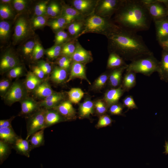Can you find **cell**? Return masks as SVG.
Segmentation results:
<instances>
[{
  "instance_id": "obj_12",
  "label": "cell",
  "mask_w": 168,
  "mask_h": 168,
  "mask_svg": "<svg viewBox=\"0 0 168 168\" xmlns=\"http://www.w3.org/2000/svg\"><path fill=\"white\" fill-rule=\"evenodd\" d=\"M12 149H14L17 153L29 157L30 152L31 151L28 139H24L21 136L16 140L12 145Z\"/></svg>"
},
{
  "instance_id": "obj_53",
  "label": "cell",
  "mask_w": 168,
  "mask_h": 168,
  "mask_svg": "<svg viewBox=\"0 0 168 168\" xmlns=\"http://www.w3.org/2000/svg\"><path fill=\"white\" fill-rule=\"evenodd\" d=\"M58 6L57 4L54 2L50 4L47 8V14L51 16L54 10Z\"/></svg>"
},
{
  "instance_id": "obj_41",
  "label": "cell",
  "mask_w": 168,
  "mask_h": 168,
  "mask_svg": "<svg viewBox=\"0 0 168 168\" xmlns=\"http://www.w3.org/2000/svg\"><path fill=\"white\" fill-rule=\"evenodd\" d=\"M12 14V11L7 5H2L0 7V15L3 19L9 18Z\"/></svg>"
},
{
  "instance_id": "obj_50",
  "label": "cell",
  "mask_w": 168,
  "mask_h": 168,
  "mask_svg": "<svg viewBox=\"0 0 168 168\" xmlns=\"http://www.w3.org/2000/svg\"><path fill=\"white\" fill-rule=\"evenodd\" d=\"M10 81L8 80H4L0 82V91L1 93H4L7 90L10 86Z\"/></svg>"
},
{
  "instance_id": "obj_15",
  "label": "cell",
  "mask_w": 168,
  "mask_h": 168,
  "mask_svg": "<svg viewBox=\"0 0 168 168\" xmlns=\"http://www.w3.org/2000/svg\"><path fill=\"white\" fill-rule=\"evenodd\" d=\"M158 73L161 80L168 82V52L163 49Z\"/></svg>"
},
{
  "instance_id": "obj_22",
  "label": "cell",
  "mask_w": 168,
  "mask_h": 168,
  "mask_svg": "<svg viewBox=\"0 0 168 168\" xmlns=\"http://www.w3.org/2000/svg\"><path fill=\"white\" fill-rule=\"evenodd\" d=\"M136 74L132 71H126L121 85L124 91H129L136 85Z\"/></svg>"
},
{
  "instance_id": "obj_17",
  "label": "cell",
  "mask_w": 168,
  "mask_h": 168,
  "mask_svg": "<svg viewBox=\"0 0 168 168\" xmlns=\"http://www.w3.org/2000/svg\"><path fill=\"white\" fill-rule=\"evenodd\" d=\"M28 23L25 18L21 17L17 20L15 26L14 37L16 40L24 38L27 34Z\"/></svg>"
},
{
  "instance_id": "obj_49",
  "label": "cell",
  "mask_w": 168,
  "mask_h": 168,
  "mask_svg": "<svg viewBox=\"0 0 168 168\" xmlns=\"http://www.w3.org/2000/svg\"><path fill=\"white\" fill-rule=\"evenodd\" d=\"M62 98V96L61 94L54 93L45 98L44 100L46 101H55L59 102Z\"/></svg>"
},
{
  "instance_id": "obj_40",
  "label": "cell",
  "mask_w": 168,
  "mask_h": 168,
  "mask_svg": "<svg viewBox=\"0 0 168 168\" xmlns=\"http://www.w3.org/2000/svg\"><path fill=\"white\" fill-rule=\"evenodd\" d=\"M76 47L72 43H68L64 46L62 50V54L64 55L69 56L72 55L76 49Z\"/></svg>"
},
{
  "instance_id": "obj_47",
  "label": "cell",
  "mask_w": 168,
  "mask_h": 168,
  "mask_svg": "<svg viewBox=\"0 0 168 168\" xmlns=\"http://www.w3.org/2000/svg\"><path fill=\"white\" fill-rule=\"evenodd\" d=\"M46 22L45 18L42 16H39L34 18L33 21V26L35 27H39L43 26Z\"/></svg>"
},
{
  "instance_id": "obj_20",
  "label": "cell",
  "mask_w": 168,
  "mask_h": 168,
  "mask_svg": "<svg viewBox=\"0 0 168 168\" xmlns=\"http://www.w3.org/2000/svg\"><path fill=\"white\" fill-rule=\"evenodd\" d=\"M72 59L75 62L80 63L88 62L91 59V53L78 45L72 55Z\"/></svg>"
},
{
  "instance_id": "obj_58",
  "label": "cell",
  "mask_w": 168,
  "mask_h": 168,
  "mask_svg": "<svg viewBox=\"0 0 168 168\" xmlns=\"http://www.w3.org/2000/svg\"><path fill=\"white\" fill-rule=\"evenodd\" d=\"M65 32L63 31H61L57 33L55 37V41L56 43L62 36Z\"/></svg>"
},
{
  "instance_id": "obj_26",
  "label": "cell",
  "mask_w": 168,
  "mask_h": 168,
  "mask_svg": "<svg viewBox=\"0 0 168 168\" xmlns=\"http://www.w3.org/2000/svg\"><path fill=\"white\" fill-rule=\"evenodd\" d=\"M41 80L33 72H29L26 81V86L29 90H35L40 84Z\"/></svg>"
},
{
  "instance_id": "obj_7",
  "label": "cell",
  "mask_w": 168,
  "mask_h": 168,
  "mask_svg": "<svg viewBox=\"0 0 168 168\" xmlns=\"http://www.w3.org/2000/svg\"><path fill=\"white\" fill-rule=\"evenodd\" d=\"M26 94L25 89L20 83L16 82L13 83L5 94L4 99L9 104L22 99Z\"/></svg>"
},
{
  "instance_id": "obj_18",
  "label": "cell",
  "mask_w": 168,
  "mask_h": 168,
  "mask_svg": "<svg viewBox=\"0 0 168 168\" xmlns=\"http://www.w3.org/2000/svg\"><path fill=\"white\" fill-rule=\"evenodd\" d=\"M12 127L0 128V140L12 145L19 138Z\"/></svg>"
},
{
  "instance_id": "obj_16",
  "label": "cell",
  "mask_w": 168,
  "mask_h": 168,
  "mask_svg": "<svg viewBox=\"0 0 168 168\" xmlns=\"http://www.w3.org/2000/svg\"><path fill=\"white\" fill-rule=\"evenodd\" d=\"M76 78L85 80L90 84L86 77L84 65L82 63L74 62L72 64L70 75L67 82Z\"/></svg>"
},
{
  "instance_id": "obj_37",
  "label": "cell",
  "mask_w": 168,
  "mask_h": 168,
  "mask_svg": "<svg viewBox=\"0 0 168 168\" xmlns=\"http://www.w3.org/2000/svg\"><path fill=\"white\" fill-rule=\"evenodd\" d=\"M68 23L66 20L63 17L52 21L50 24L53 29L56 30L63 28Z\"/></svg>"
},
{
  "instance_id": "obj_11",
  "label": "cell",
  "mask_w": 168,
  "mask_h": 168,
  "mask_svg": "<svg viewBox=\"0 0 168 168\" xmlns=\"http://www.w3.org/2000/svg\"><path fill=\"white\" fill-rule=\"evenodd\" d=\"M46 109L44 115L45 128L65 119L57 110L53 109Z\"/></svg>"
},
{
  "instance_id": "obj_42",
  "label": "cell",
  "mask_w": 168,
  "mask_h": 168,
  "mask_svg": "<svg viewBox=\"0 0 168 168\" xmlns=\"http://www.w3.org/2000/svg\"><path fill=\"white\" fill-rule=\"evenodd\" d=\"M46 2L40 3L37 4L35 7V12L37 16H42L47 12Z\"/></svg>"
},
{
  "instance_id": "obj_59",
  "label": "cell",
  "mask_w": 168,
  "mask_h": 168,
  "mask_svg": "<svg viewBox=\"0 0 168 168\" xmlns=\"http://www.w3.org/2000/svg\"><path fill=\"white\" fill-rule=\"evenodd\" d=\"M68 35L65 32L64 34L61 38L58 41L57 43V44H59L65 41L67 38Z\"/></svg>"
},
{
  "instance_id": "obj_33",
  "label": "cell",
  "mask_w": 168,
  "mask_h": 168,
  "mask_svg": "<svg viewBox=\"0 0 168 168\" xmlns=\"http://www.w3.org/2000/svg\"><path fill=\"white\" fill-rule=\"evenodd\" d=\"M123 105L127 108L128 110L138 109L133 97L131 95L126 96L123 100Z\"/></svg>"
},
{
  "instance_id": "obj_62",
  "label": "cell",
  "mask_w": 168,
  "mask_h": 168,
  "mask_svg": "<svg viewBox=\"0 0 168 168\" xmlns=\"http://www.w3.org/2000/svg\"><path fill=\"white\" fill-rule=\"evenodd\" d=\"M2 2L5 3H8L11 1V0H3L1 1Z\"/></svg>"
},
{
  "instance_id": "obj_54",
  "label": "cell",
  "mask_w": 168,
  "mask_h": 168,
  "mask_svg": "<svg viewBox=\"0 0 168 168\" xmlns=\"http://www.w3.org/2000/svg\"><path fill=\"white\" fill-rule=\"evenodd\" d=\"M41 70H51V68L50 64L48 63L42 61L39 63L38 66Z\"/></svg>"
},
{
  "instance_id": "obj_28",
  "label": "cell",
  "mask_w": 168,
  "mask_h": 168,
  "mask_svg": "<svg viewBox=\"0 0 168 168\" xmlns=\"http://www.w3.org/2000/svg\"><path fill=\"white\" fill-rule=\"evenodd\" d=\"M12 149V145L0 140V162L2 164L9 156Z\"/></svg>"
},
{
  "instance_id": "obj_24",
  "label": "cell",
  "mask_w": 168,
  "mask_h": 168,
  "mask_svg": "<svg viewBox=\"0 0 168 168\" xmlns=\"http://www.w3.org/2000/svg\"><path fill=\"white\" fill-rule=\"evenodd\" d=\"M17 61L11 54L8 53L2 58L0 63V69L3 71L11 70L16 67Z\"/></svg>"
},
{
  "instance_id": "obj_35",
  "label": "cell",
  "mask_w": 168,
  "mask_h": 168,
  "mask_svg": "<svg viewBox=\"0 0 168 168\" xmlns=\"http://www.w3.org/2000/svg\"><path fill=\"white\" fill-rule=\"evenodd\" d=\"M124 107L123 105L118 103V102L110 106L109 112L112 115H122L123 110Z\"/></svg>"
},
{
  "instance_id": "obj_48",
  "label": "cell",
  "mask_w": 168,
  "mask_h": 168,
  "mask_svg": "<svg viewBox=\"0 0 168 168\" xmlns=\"http://www.w3.org/2000/svg\"><path fill=\"white\" fill-rule=\"evenodd\" d=\"M27 4V2L24 0H14L13 4L15 9L18 11L23 10Z\"/></svg>"
},
{
  "instance_id": "obj_10",
  "label": "cell",
  "mask_w": 168,
  "mask_h": 168,
  "mask_svg": "<svg viewBox=\"0 0 168 168\" xmlns=\"http://www.w3.org/2000/svg\"><path fill=\"white\" fill-rule=\"evenodd\" d=\"M124 92L121 86L118 87L112 88L107 91L105 94L104 98L106 105L110 106L113 104L118 103Z\"/></svg>"
},
{
  "instance_id": "obj_38",
  "label": "cell",
  "mask_w": 168,
  "mask_h": 168,
  "mask_svg": "<svg viewBox=\"0 0 168 168\" xmlns=\"http://www.w3.org/2000/svg\"><path fill=\"white\" fill-rule=\"evenodd\" d=\"M10 30L9 24L5 21L0 22V37L1 38H5L8 35Z\"/></svg>"
},
{
  "instance_id": "obj_21",
  "label": "cell",
  "mask_w": 168,
  "mask_h": 168,
  "mask_svg": "<svg viewBox=\"0 0 168 168\" xmlns=\"http://www.w3.org/2000/svg\"><path fill=\"white\" fill-rule=\"evenodd\" d=\"M44 129H43L34 133L29 138L31 150L44 145Z\"/></svg>"
},
{
  "instance_id": "obj_46",
  "label": "cell",
  "mask_w": 168,
  "mask_h": 168,
  "mask_svg": "<svg viewBox=\"0 0 168 168\" xmlns=\"http://www.w3.org/2000/svg\"><path fill=\"white\" fill-rule=\"evenodd\" d=\"M81 27V24L78 22H74L71 24L68 27V30L71 35H74L77 33L80 30Z\"/></svg>"
},
{
  "instance_id": "obj_29",
  "label": "cell",
  "mask_w": 168,
  "mask_h": 168,
  "mask_svg": "<svg viewBox=\"0 0 168 168\" xmlns=\"http://www.w3.org/2000/svg\"><path fill=\"white\" fill-rule=\"evenodd\" d=\"M84 93L79 88H72L68 92V95L70 101L74 103H78L83 97Z\"/></svg>"
},
{
  "instance_id": "obj_25",
  "label": "cell",
  "mask_w": 168,
  "mask_h": 168,
  "mask_svg": "<svg viewBox=\"0 0 168 168\" xmlns=\"http://www.w3.org/2000/svg\"><path fill=\"white\" fill-rule=\"evenodd\" d=\"M34 93L39 97L45 98L54 93L49 84L45 82L40 84L34 90Z\"/></svg>"
},
{
  "instance_id": "obj_43",
  "label": "cell",
  "mask_w": 168,
  "mask_h": 168,
  "mask_svg": "<svg viewBox=\"0 0 168 168\" xmlns=\"http://www.w3.org/2000/svg\"><path fill=\"white\" fill-rule=\"evenodd\" d=\"M22 72V68L21 66H16L10 70L8 77L11 78H16L20 75Z\"/></svg>"
},
{
  "instance_id": "obj_51",
  "label": "cell",
  "mask_w": 168,
  "mask_h": 168,
  "mask_svg": "<svg viewBox=\"0 0 168 168\" xmlns=\"http://www.w3.org/2000/svg\"><path fill=\"white\" fill-rule=\"evenodd\" d=\"M14 118V116H12L9 119L1 120H0V128L12 127L11 123Z\"/></svg>"
},
{
  "instance_id": "obj_63",
  "label": "cell",
  "mask_w": 168,
  "mask_h": 168,
  "mask_svg": "<svg viewBox=\"0 0 168 168\" xmlns=\"http://www.w3.org/2000/svg\"><path fill=\"white\" fill-rule=\"evenodd\" d=\"M166 6L167 8V18L168 19V3Z\"/></svg>"
},
{
  "instance_id": "obj_14",
  "label": "cell",
  "mask_w": 168,
  "mask_h": 168,
  "mask_svg": "<svg viewBox=\"0 0 168 168\" xmlns=\"http://www.w3.org/2000/svg\"><path fill=\"white\" fill-rule=\"evenodd\" d=\"M53 109L57 110L65 119H72L75 114L72 105L70 102L68 101L62 102Z\"/></svg>"
},
{
  "instance_id": "obj_39",
  "label": "cell",
  "mask_w": 168,
  "mask_h": 168,
  "mask_svg": "<svg viewBox=\"0 0 168 168\" xmlns=\"http://www.w3.org/2000/svg\"><path fill=\"white\" fill-rule=\"evenodd\" d=\"M44 49L39 43H37L35 45L32 52L33 56L34 58L38 60L41 58L43 55Z\"/></svg>"
},
{
  "instance_id": "obj_19",
  "label": "cell",
  "mask_w": 168,
  "mask_h": 168,
  "mask_svg": "<svg viewBox=\"0 0 168 168\" xmlns=\"http://www.w3.org/2000/svg\"><path fill=\"white\" fill-rule=\"evenodd\" d=\"M127 66L113 69L109 75V84L112 88L118 87L121 86L122 74L124 71L126 70Z\"/></svg>"
},
{
  "instance_id": "obj_6",
  "label": "cell",
  "mask_w": 168,
  "mask_h": 168,
  "mask_svg": "<svg viewBox=\"0 0 168 168\" xmlns=\"http://www.w3.org/2000/svg\"><path fill=\"white\" fill-rule=\"evenodd\" d=\"M144 5L154 21L167 18L166 7L160 0H152L150 3Z\"/></svg>"
},
{
  "instance_id": "obj_2",
  "label": "cell",
  "mask_w": 168,
  "mask_h": 168,
  "mask_svg": "<svg viewBox=\"0 0 168 168\" xmlns=\"http://www.w3.org/2000/svg\"><path fill=\"white\" fill-rule=\"evenodd\" d=\"M115 19L119 27L137 33L147 30L152 20L141 0H122Z\"/></svg>"
},
{
  "instance_id": "obj_36",
  "label": "cell",
  "mask_w": 168,
  "mask_h": 168,
  "mask_svg": "<svg viewBox=\"0 0 168 168\" xmlns=\"http://www.w3.org/2000/svg\"><path fill=\"white\" fill-rule=\"evenodd\" d=\"M109 77V75L107 74H103L100 75L95 81L94 87L97 89L103 87L108 79Z\"/></svg>"
},
{
  "instance_id": "obj_61",
  "label": "cell",
  "mask_w": 168,
  "mask_h": 168,
  "mask_svg": "<svg viewBox=\"0 0 168 168\" xmlns=\"http://www.w3.org/2000/svg\"><path fill=\"white\" fill-rule=\"evenodd\" d=\"M165 148V151L163 152V153L165 154H168V141H166L165 145L164 146Z\"/></svg>"
},
{
  "instance_id": "obj_57",
  "label": "cell",
  "mask_w": 168,
  "mask_h": 168,
  "mask_svg": "<svg viewBox=\"0 0 168 168\" xmlns=\"http://www.w3.org/2000/svg\"><path fill=\"white\" fill-rule=\"evenodd\" d=\"M158 43L163 50L168 52V39L165 41L159 42Z\"/></svg>"
},
{
  "instance_id": "obj_23",
  "label": "cell",
  "mask_w": 168,
  "mask_h": 168,
  "mask_svg": "<svg viewBox=\"0 0 168 168\" xmlns=\"http://www.w3.org/2000/svg\"><path fill=\"white\" fill-rule=\"evenodd\" d=\"M127 65L125 60L118 54L114 52L110 53L107 62L108 68L114 69Z\"/></svg>"
},
{
  "instance_id": "obj_52",
  "label": "cell",
  "mask_w": 168,
  "mask_h": 168,
  "mask_svg": "<svg viewBox=\"0 0 168 168\" xmlns=\"http://www.w3.org/2000/svg\"><path fill=\"white\" fill-rule=\"evenodd\" d=\"M33 73L40 79L43 78L45 74L38 66H35L34 67Z\"/></svg>"
},
{
  "instance_id": "obj_56",
  "label": "cell",
  "mask_w": 168,
  "mask_h": 168,
  "mask_svg": "<svg viewBox=\"0 0 168 168\" xmlns=\"http://www.w3.org/2000/svg\"><path fill=\"white\" fill-rule=\"evenodd\" d=\"M61 47L59 45H56L54 46L46 51L48 53H59L60 52Z\"/></svg>"
},
{
  "instance_id": "obj_8",
  "label": "cell",
  "mask_w": 168,
  "mask_h": 168,
  "mask_svg": "<svg viewBox=\"0 0 168 168\" xmlns=\"http://www.w3.org/2000/svg\"><path fill=\"white\" fill-rule=\"evenodd\" d=\"M122 1L105 0L102 2L99 11L102 15L109 17L119 9Z\"/></svg>"
},
{
  "instance_id": "obj_27",
  "label": "cell",
  "mask_w": 168,
  "mask_h": 168,
  "mask_svg": "<svg viewBox=\"0 0 168 168\" xmlns=\"http://www.w3.org/2000/svg\"><path fill=\"white\" fill-rule=\"evenodd\" d=\"M67 77L66 69L56 67L53 71L51 79L54 82L60 83L63 82Z\"/></svg>"
},
{
  "instance_id": "obj_60",
  "label": "cell",
  "mask_w": 168,
  "mask_h": 168,
  "mask_svg": "<svg viewBox=\"0 0 168 168\" xmlns=\"http://www.w3.org/2000/svg\"><path fill=\"white\" fill-rule=\"evenodd\" d=\"M60 12V8L59 6L57 7L53 12L51 16L52 17H54L56 16Z\"/></svg>"
},
{
  "instance_id": "obj_55",
  "label": "cell",
  "mask_w": 168,
  "mask_h": 168,
  "mask_svg": "<svg viewBox=\"0 0 168 168\" xmlns=\"http://www.w3.org/2000/svg\"><path fill=\"white\" fill-rule=\"evenodd\" d=\"M71 60L67 57H63L60 58L58 62V64L62 63L70 65Z\"/></svg>"
},
{
  "instance_id": "obj_1",
  "label": "cell",
  "mask_w": 168,
  "mask_h": 168,
  "mask_svg": "<svg viewBox=\"0 0 168 168\" xmlns=\"http://www.w3.org/2000/svg\"><path fill=\"white\" fill-rule=\"evenodd\" d=\"M107 36L111 52L117 54L124 60L131 62L142 55L151 52L142 37L136 32L119 26Z\"/></svg>"
},
{
  "instance_id": "obj_13",
  "label": "cell",
  "mask_w": 168,
  "mask_h": 168,
  "mask_svg": "<svg viewBox=\"0 0 168 168\" xmlns=\"http://www.w3.org/2000/svg\"><path fill=\"white\" fill-rule=\"evenodd\" d=\"M21 110L20 115L26 118L40 109L39 104L30 99L24 100L21 102Z\"/></svg>"
},
{
  "instance_id": "obj_9",
  "label": "cell",
  "mask_w": 168,
  "mask_h": 168,
  "mask_svg": "<svg viewBox=\"0 0 168 168\" xmlns=\"http://www.w3.org/2000/svg\"><path fill=\"white\" fill-rule=\"evenodd\" d=\"M154 22L158 41H163L168 39V19L166 18Z\"/></svg>"
},
{
  "instance_id": "obj_30",
  "label": "cell",
  "mask_w": 168,
  "mask_h": 168,
  "mask_svg": "<svg viewBox=\"0 0 168 168\" xmlns=\"http://www.w3.org/2000/svg\"><path fill=\"white\" fill-rule=\"evenodd\" d=\"M93 104L91 100H86L80 105L79 109L80 114L82 117H86L92 114Z\"/></svg>"
},
{
  "instance_id": "obj_44",
  "label": "cell",
  "mask_w": 168,
  "mask_h": 168,
  "mask_svg": "<svg viewBox=\"0 0 168 168\" xmlns=\"http://www.w3.org/2000/svg\"><path fill=\"white\" fill-rule=\"evenodd\" d=\"M107 106L101 101H97L95 105V107L96 111L99 114L105 113L107 110Z\"/></svg>"
},
{
  "instance_id": "obj_4",
  "label": "cell",
  "mask_w": 168,
  "mask_h": 168,
  "mask_svg": "<svg viewBox=\"0 0 168 168\" xmlns=\"http://www.w3.org/2000/svg\"><path fill=\"white\" fill-rule=\"evenodd\" d=\"M119 27L115 24L99 16L94 15L89 17L85 23L83 33L87 32H99L105 31L106 35Z\"/></svg>"
},
{
  "instance_id": "obj_32",
  "label": "cell",
  "mask_w": 168,
  "mask_h": 168,
  "mask_svg": "<svg viewBox=\"0 0 168 168\" xmlns=\"http://www.w3.org/2000/svg\"><path fill=\"white\" fill-rule=\"evenodd\" d=\"M80 14L79 11L72 7H67L65 9L63 15L64 17L68 23L75 19Z\"/></svg>"
},
{
  "instance_id": "obj_5",
  "label": "cell",
  "mask_w": 168,
  "mask_h": 168,
  "mask_svg": "<svg viewBox=\"0 0 168 168\" xmlns=\"http://www.w3.org/2000/svg\"><path fill=\"white\" fill-rule=\"evenodd\" d=\"M46 109L40 108L36 112L27 117V135L26 139H28L34 133L44 128V115Z\"/></svg>"
},
{
  "instance_id": "obj_3",
  "label": "cell",
  "mask_w": 168,
  "mask_h": 168,
  "mask_svg": "<svg viewBox=\"0 0 168 168\" xmlns=\"http://www.w3.org/2000/svg\"><path fill=\"white\" fill-rule=\"evenodd\" d=\"M159 65L160 61L151 52L142 55L131 61L128 64L126 71L150 76L154 72H158Z\"/></svg>"
},
{
  "instance_id": "obj_31",
  "label": "cell",
  "mask_w": 168,
  "mask_h": 168,
  "mask_svg": "<svg viewBox=\"0 0 168 168\" xmlns=\"http://www.w3.org/2000/svg\"><path fill=\"white\" fill-rule=\"evenodd\" d=\"M73 4L78 11L84 12L89 10L92 5V2L88 0H75Z\"/></svg>"
},
{
  "instance_id": "obj_45",
  "label": "cell",
  "mask_w": 168,
  "mask_h": 168,
  "mask_svg": "<svg viewBox=\"0 0 168 168\" xmlns=\"http://www.w3.org/2000/svg\"><path fill=\"white\" fill-rule=\"evenodd\" d=\"M35 45V42L32 41L26 43L23 48V51L24 54L28 55L33 52Z\"/></svg>"
},
{
  "instance_id": "obj_34",
  "label": "cell",
  "mask_w": 168,
  "mask_h": 168,
  "mask_svg": "<svg viewBox=\"0 0 168 168\" xmlns=\"http://www.w3.org/2000/svg\"><path fill=\"white\" fill-rule=\"evenodd\" d=\"M113 120L107 115H104L101 116L98 122L97 127L98 128L106 127L111 125Z\"/></svg>"
}]
</instances>
